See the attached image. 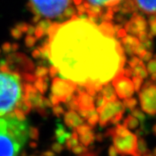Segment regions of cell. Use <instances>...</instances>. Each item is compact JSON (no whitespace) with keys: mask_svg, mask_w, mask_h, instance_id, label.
Masks as SVG:
<instances>
[{"mask_svg":"<svg viewBox=\"0 0 156 156\" xmlns=\"http://www.w3.org/2000/svg\"><path fill=\"white\" fill-rule=\"evenodd\" d=\"M113 80V84L115 87L117 94L121 98H127L133 94L134 84L132 80L126 76H123L119 73L115 76Z\"/></svg>","mask_w":156,"mask_h":156,"instance_id":"9","label":"cell"},{"mask_svg":"<svg viewBox=\"0 0 156 156\" xmlns=\"http://www.w3.org/2000/svg\"><path fill=\"white\" fill-rule=\"evenodd\" d=\"M148 156H151V155H148Z\"/></svg>","mask_w":156,"mask_h":156,"instance_id":"20","label":"cell"},{"mask_svg":"<svg viewBox=\"0 0 156 156\" xmlns=\"http://www.w3.org/2000/svg\"><path fill=\"white\" fill-rule=\"evenodd\" d=\"M29 138L27 120L18 116L0 117V156H19Z\"/></svg>","mask_w":156,"mask_h":156,"instance_id":"2","label":"cell"},{"mask_svg":"<svg viewBox=\"0 0 156 156\" xmlns=\"http://www.w3.org/2000/svg\"><path fill=\"white\" fill-rule=\"evenodd\" d=\"M126 0H73L80 13H87L91 17L103 15L111 18L113 12L116 10Z\"/></svg>","mask_w":156,"mask_h":156,"instance_id":"5","label":"cell"},{"mask_svg":"<svg viewBox=\"0 0 156 156\" xmlns=\"http://www.w3.org/2000/svg\"><path fill=\"white\" fill-rule=\"evenodd\" d=\"M138 123H139V122H138V120L136 118L131 116L128 117V118L126 119L125 125L126 127H127L128 128H130V129H134V128H136L138 126V124H139Z\"/></svg>","mask_w":156,"mask_h":156,"instance_id":"15","label":"cell"},{"mask_svg":"<svg viewBox=\"0 0 156 156\" xmlns=\"http://www.w3.org/2000/svg\"><path fill=\"white\" fill-rule=\"evenodd\" d=\"M128 27H132L129 30L130 31L140 33V32H143L144 30H145L146 23L143 17L140 16V15H135L128 24Z\"/></svg>","mask_w":156,"mask_h":156,"instance_id":"12","label":"cell"},{"mask_svg":"<svg viewBox=\"0 0 156 156\" xmlns=\"http://www.w3.org/2000/svg\"><path fill=\"white\" fill-rule=\"evenodd\" d=\"M100 111V123L101 125H105L110 120L112 121L115 119L119 120L121 117L123 111V106L118 101H109L104 105V107L99 110Z\"/></svg>","mask_w":156,"mask_h":156,"instance_id":"7","label":"cell"},{"mask_svg":"<svg viewBox=\"0 0 156 156\" xmlns=\"http://www.w3.org/2000/svg\"><path fill=\"white\" fill-rule=\"evenodd\" d=\"M156 91L154 83H147L140 94L142 108L151 115L155 113Z\"/></svg>","mask_w":156,"mask_h":156,"instance_id":"8","label":"cell"},{"mask_svg":"<svg viewBox=\"0 0 156 156\" xmlns=\"http://www.w3.org/2000/svg\"><path fill=\"white\" fill-rule=\"evenodd\" d=\"M85 156H90V155H85Z\"/></svg>","mask_w":156,"mask_h":156,"instance_id":"19","label":"cell"},{"mask_svg":"<svg viewBox=\"0 0 156 156\" xmlns=\"http://www.w3.org/2000/svg\"><path fill=\"white\" fill-rule=\"evenodd\" d=\"M134 5L147 15L155 14V0H132Z\"/></svg>","mask_w":156,"mask_h":156,"instance_id":"10","label":"cell"},{"mask_svg":"<svg viewBox=\"0 0 156 156\" xmlns=\"http://www.w3.org/2000/svg\"><path fill=\"white\" fill-rule=\"evenodd\" d=\"M115 150L120 154L140 156L137 149V137L125 127L118 126L113 135Z\"/></svg>","mask_w":156,"mask_h":156,"instance_id":"6","label":"cell"},{"mask_svg":"<svg viewBox=\"0 0 156 156\" xmlns=\"http://www.w3.org/2000/svg\"><path fill=\"white\" fill-rule=\"evenodd\" d=\"M23 85L20 76L2 68L0 69V116L6 115L20 102Z\"/></svg>","mask_w":156,"mask_h":156,"instance_id":"3","label":"cell"},{"mask_svg":"<svg viewBox=\"0 0 156 156\" xmlns=\"http://www.w3.org/2000/svg\"><path fill=\"white\" fill-rule=\"evenodd\" d=\"M104 98H105V101H115V92L113 90L112 87H111L110 85H107L105 86L104 88Z\"/></svg>","mask_w":156,"mask_h":156,"instance_id":"13","label":"cell"},{"mask_svg":"<svg viewBox=\"0 0 156 156\" xmlns=\"http://www.w3.org/2000/svg\"><path fill=\"white\" fill-rule=\"evenodd\" d=\"M148 70H149L151 73H154V71H155V62H154V60H152L151 62H150L149 66H148Z\"/></svg>","mask_w":156,"mask_h":156,"instance_id":"16","label":"cell"},{"mask_svg":"<svg viewBox=\"0 0 156 156\" xmlns=\"http://www.w3.org/2000/svg\"><path fill=\"white\" fill-rule=\"evenodd\" d=\"M71 92V86L67 84L63 80H56L54 83L53 87V93L56 96V98H61L63 96H68Z\"/></svg>","mask_w":156,"mask_h":156,"instance_id":"11","label":"cell"},{"mask_svg":"<svg viewBox=\"0 0 156 156\" xmlns=\"http://www.w3.org/2000/svg\"><path fill=\"white\" fill-rule=\"evenodd\" d=\"M29 7L37 18L58 19L75 14L73 0H28Z\"/></svg>","mask_w":156,"mask_h":156,"instance_id":"4","label":"cell"},{"mask_svg":"<svg viewBox=\"0 0 156 156\" xmlns=\"http://www.w3.org/2000/svg\"><path fill=\"white\" fill-rule=\"evenodd\" d=\"M117 154H118V153H117L116 151L115 150V148H110V151H109V154H110V156H117Z\"/></svg>","mask_w":156,"mask_h":156,"instance_id":"18","label":"cell"},{"mask_svg":"<svg viewBox=\"0 0 156 156\" xmlns=\"http://www.w3.org/2000/svg\"><path fill=\"white\" fill-rule=\"evenodd\" d=\"M73 151L74 153H76V154H80L81 152L84 151V147H79V146H75L74 147H73Z\"/></svg>","mask_w":156,"mask_h":156,"instance_id":"17","label":"cell"},{"mask_svg":"<svg viewBox=\"0 0 156 156\" xmlns=\"http://www.w3.org/2000/svg\"><path fill=\"white\" fill-rule=\"evenodd\" d=\"M55 27L48 56L62 79L95 91L120 73L124 64L123 49L102 26L73 18Z\"/></svg>","mask_w":156,"mask_h":156,"instance_id":"1","label":"cell"},{"mask_svg":"<svg viewBox=\"0 0 156 156\" xmlns=\"http://www.w3.org/2000/svg\"><path fill=\"white\" fill-rule=\"evenodd\" d=\"M66 122L69 123V124H71L72 126H76L79 123H80V119H79L78 115H76L75 113L73 112H69L68 114V115H66Z\"/></svg>","mask_w":156,"mask_h":156,"instance_id":"14","label":"cell"}]
</instances>
